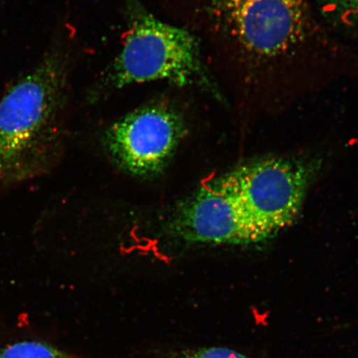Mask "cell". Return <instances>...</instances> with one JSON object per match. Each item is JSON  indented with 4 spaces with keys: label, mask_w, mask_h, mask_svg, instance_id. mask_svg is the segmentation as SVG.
<instances>
[{
    "label": "cell",
    "mask_w": 358,
    "mask_h": 358,
    "mask_svg": "<svg viewBox=\"0 0 358 358\" xmlns=\"http://www.w3.org/2000/svg\"><path fill=\"white\" fill-rule=\"evenodd\" d=\"M169 227L191 244L245 245L264 240L245 213L234 170L205 182L179 206Z\"/></svg>",
    "instance_id": "8992f818"
},
{
    "label": "cell",
    "mask_w": 358,
    "mask_h": 358,
    "mask_svg": "<svg viewBox=\"0 0 358 358\" xmlns=\"http://www.w3.org/2000/svg\"><path fill=\"white\" fill-rule=\"evenodd\" d=\"M64 53H48L0 100V194L55 163L62 144L69 73Z\"/></svg>",
    "instance_id": "6da1fadb"
},
{
    "label": "cell",
    "mask_w": 358,
    "mask_h": 358,
    "mask_svg": "<svg viewBox=\"0 0 358 358\" xmlns=\"http://www.w3.org/2000/svg\"><path fill=\"white\" fill-rule=\"evenodd\" d=\"M127 20L122 49L102 80L107 89L166 82L196 87L221 99L194 35L160 20L138 0H127Z\"/></svg>",
    "instance_id": "7a4b0ae2"
},
{
    "label": "cell",
    "mask_w": 358,
    "mask_h": 358,
    "mask_svg": "<svg viewBox=\"0 0 358 358\" xmlns=\"http://www.w3.org/2000/svg\"><path fill=\"white\" fill-rule=\"evenodd\" d=\"M325 13L346 27L348 31L358 30V0H322Z\"/></svg>",
    "instance_id": "ba28073f"
},
{
    "label": "cell",
    "mask_w": 358,
    "mask_h": 358,
    "mask_svg": "<svg viewBox=\"0 0 358 358\" xmlns=\"http://www.w3.org/2000/svg\"><path fill=\"white\" fill-rule=\"evenodd\" d=\"M0 358H77L56 347L39 341L10 344L0 351Z\"/></svg>",
    "instance_id": "52a82bcc"
},
{
    "label": "cell",
    "mask_w": 358,
    "mask_h": 358,
    "mask_svg": "<svg viewBox=\"0 0 358 358\" xmlns=\"http://www.w3.org/2000/svg\"><path fill=\"white\" fill-rule=\"evenodd\" d=\"M187 132L178 106L156 100L129 112L112 123L103 142L114 162L138 177L164 171Z\"/></svg>",
    "instance_id": "277c9868"
},
{
    "label": "cell",
    "mask_w": 358,
    "mask_h": 358,
    "mask_svg": "<svg viewBox=\"0 0 358 358\" xmlns=\"http://www.w3.org/2000/svg\"><path fill=\"white\" fill-rule=\"evenodd\" d=\"M203 8L214 29L258 64L293 53L310 24L306 0H204Z\"/></svg>",
    "instance_id": "3957f363"
},
{
    "label": "cell",
    "mask_w": 358,
    "mask_h": 358,
    "mask_svg": "<svg viewBox=\"0 0 358 358\" xmlns=\"http://www.w3.org/2000/svg\"><path fill=\"white\" fill-rule=\"evenodd\" d=\"M313 168L306 160L270 157L234 169L245 213L264 240L297 217L313 178Z\"/></svg>",
    "instance_id": "5b68a950"
},
{
    "label": "cell",
    "mask_w": 358,
    "mask_h": 358,
    "mask_svg": "<svg viewBox=\"0 0 358 358\" xmlns=\"http://www.w3.org/2000/svg\"><path fill=\"white\" fill-rule=\"evenodd\" d=\"M180 358H252L227 348H203L183 352Z\"/></svg>",
    "instance_id": "9c48e42d"
}]
</instances>
